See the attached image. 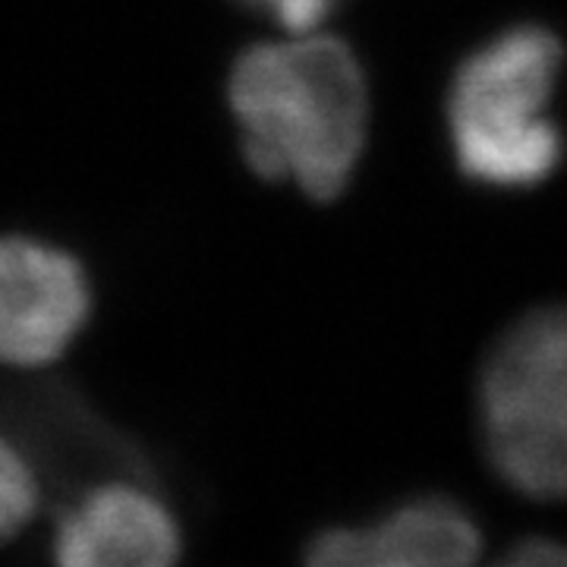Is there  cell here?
Returning a JSON list of instances; mask_svg holds the SVG:
<instances>
[{
	"label": "cell",
	"mask_w": 567,
	"mask_h": 567,
	"mask_svg": "<svg viewBox=\"0 0 567 567\" xmlns=\"http://www.w3.org/2000/svg\"><path fill=\"white\" fill-rule=\"evenodd\" d=\"M92 312L89 275L66 249L0 237V363L61 360Z\"/></svg>",
	"instance_id": "3957f363"
},
{
	"label": "cell",
	"mask_w": 567,
	"mask_h": 567,
	"mask_svg": "<svg viewBox=\"0 0 567 567\" xmlns=\"http://www.w3.org/2000/svg\"><path fill=\"white\" fill-rule=\"evenodd\" d=\"M244 162L309 199L341 196L365 148L369 89L353 48L331 35L252 44L227 80Z\"/></svg>",
	"instance_id": "6da1fadb"
},
{
	"label": "cell",
	"mask_w": 567,
	"mask_h": 567,
	"mask_svg": "<svg viewBox=\"0 0 567 567\" xmlns=\"http://www.w3.org/2000/svg\"><path fill=\"white\" fill-rule=\"evenodd\" d=\"M480 398L527 406L567 429V306H546L511 324L492 347Z\"/></svg>",
	"instance_id": "8992f818"
},
{
	"label": "cell",
	"mask_w": 567,
	"mask_h": 567,
	"mask_svg": "<svg viewBox=\"0 0 567 567\" xmlns=\"http://www.w3.org/2000/svg\"><path fill=\"white\" fill-rule=\"evenodd\" d=\"M565 66L561 39L520 22L473 48L447 89V130L466 181L495 189L539 186L565 158L546 104Z\"/></svg>",
	"instance_id": "7a4b0ae2"
},
{
	"label": "cell",
	"mask_w": 567,
	"mask_h": 567,
	"mask_svg": "<svg viewBox=\"0 0 567 567\" xmlns=\"http://www.w3.org/2000/svg\"><path fill=\"white\" fill-rule=\"evenodd\" d=\"M183 536L158 495L130 483L85 492L58 517L54 561L63 567H162L181 558Z\"/></svg>",
	"instance_id": "5b68a950"
},
{
	"label": "cell",
	"mask_w": 567,
	"mask_h": 567,
	"mask_svg": "<svg viewBox=\"0 0 567 567\" xmlns=\"http://www.w3.org/2000/svg\"><path fill=\"white\" fill-rule=\"evenodd\" d=\"M483 548L480 527L457 502L423 495L398 505L375 527H328L306 543L319 567H457Z\"/></svg>",
	"instance_id": "277c9868"
},
{
	"label": "cell",
	"mask_w": 567,
	"mask_h": 567,
	"mask_svg": "<svg viewBox=\"0 0 567 567\" xmlns=\"http://www.w3.org/2000/svg\"><path fill=\"white\" fill-rule=\"evenodd\" d=\"M234 3L249 10V13L275 20L287 32H309L328 13H334L341 0H234Z\"/></svg>",
	"instance_id": "ba28073f"
},
{
	"label": "cell",
	"mask_w": 567,
	"mask_h": 567,
	"mask_svg": "<svg viewBox=\"0 0 567 567\" xmlns=\"http://www.w3.org/2000/svg\"><path fill=\"white\" fill-rule=\"evenodd\" d=\"M507 565H524V567H548V565H567V546L558 539H520L517 546L505 555Z\"/></svg>",
	"instance_id": "9c48e42d"
},
{
	"label": "cell",
	"mask_w": 567,
	"mask_h": 567,
	"mask_svg": "<svg viewBox=\"0 0 567 567\" xmlns=\"http://www.w3.org/2000/svg\"><path fill=\"white\" fill-rule=\"evenodd\" d=\"M39 505V483L17 447L0 439V546L20 533Z\"/></svg>",
	"instance_id": "52a82bcc"
}]
</instances>
